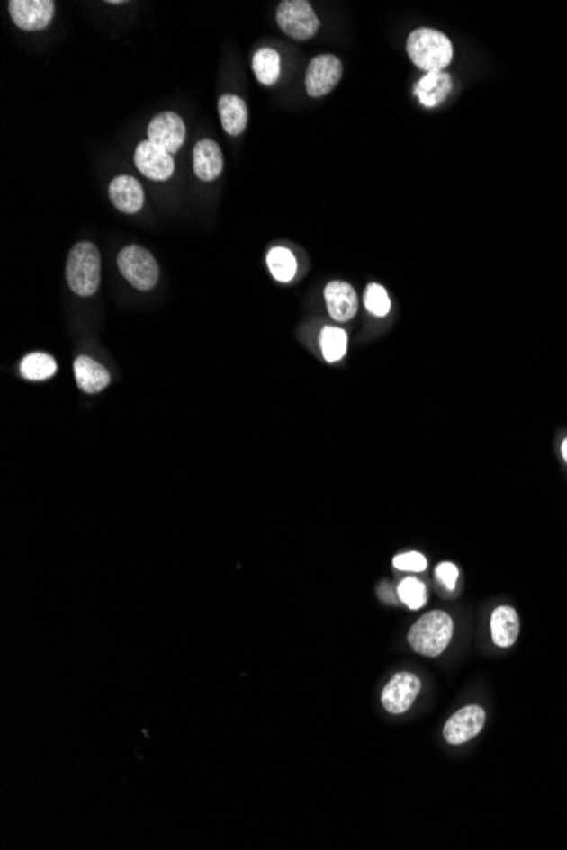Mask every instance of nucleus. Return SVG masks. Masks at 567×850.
<instances>
[{"instance_id":"nucleus-14","label":"nucleus","mask_w":567,"mask_h":850,"mask_svg":"<svg viewBox=\"0 0 567 850\" xmlns=\"http://www.w3.org/2000/svg\"><path fill=\"white\" fill-rule=\"evenodd\" d=\"M520 635V616L513 606H498L491 614V637L500 649L513 647Z\"/></svg>"},{"instance_id":"nucleus-12","label":"nucleus","mask_w":567,"mask_h":850,"mask_svg":"<svg viewBox=\"0 0 567 850\" xmlns=\"http://www.w3.org/2000/svg\"><path fill=\"white\" fill-rule=\"evenodd\" d=\"M327 308L333 319L350 321L358 309V299L354 287L342 281H333L325 289Z\"/></svg>"},{"instance_id":"nucleus-13","label":"nucleus","mask_w":567,"mask_h":850,"mask_svg":"<svg viewBox=\"0 0 567 850\" xmlns=\"http://www.w3.org/2000/svg\"><path fill=\"white\" fill-rule=\"evenodd\" d=\"M109 197L116 210L126 214H135L143 208L145 194L138 180L130 175H120L111 182Z\"/></svg>"},{"instance_id":"nucleus-8","label":"nucleus","mask_w":567,"mask_h":850,"mask_svg":"<svg viewBox=\"0 0 567 850\" xmlns=\"http://www.w3.org/2000/svg\"><path fill=\"white\" fill-rule=\"evenodd\" d=\"M342 61L333 55L316 57L306 72V90L311 97H323L337 87L342 78Z\"/></svg>"},{"instance_id":"nucleus-11","label":"nucleus","mask_w":567,"mask_h":850,"mask_svg":"<svg viewBox=\"0 0 567 850\" xmlns=\"http://www.w3.org/2000/svg\"><path fill=\"white\" fill-rule=\"evenodd\" d=\"M185 139V124L179 114L162 112L148 126V141L168 153H177Z\"/></svg>"},{"instance_id":"nucleus-19","label":"nucleus","mask_w":567,"mask_h":850,"mask_svg":"<svg viewBox=\"0 0 567 850\" xmlns=\"http://www.w3.org/2000/svg\"><path fill=\"white\" fill-rule=\"evenodd\" d=\"M252 67L260 84L274 85L281 75V57L272 48H262L255 53Z\"/></svg>"},{"instance_id":"nucleus-5","label":"nucleus","mask_w":567,"mask_h":850,"mask_svg":"<svg viewBox=\"0 0 567 850\" xmlns=\"http://www.w3.org/2000/svg\"><path fill=\"white\" fill-rule=\"evenodd\" d=\"M279 28L292 40L304 41L316 34L320 28V19L314 14L313 7L306 0H285L277 9Z\"/></svg>"},{"instance_id":"nucleus-25","label":"nucleus","mask_w":567,"mask_h":850,"mask_svg":"<svg viewBox=\"0 0 567 850\" xmlns=\"http://www.w3.org/2000/svg\"><path fill=\"white\" fill-rule=\"evenodd\" d=\"M392 566L398 570H404V572H423V570H427L428 562H427L425 555H421L419 552H406L396 555L394 560H392Z\"/></svg>"},{"instance_id":"nucleus-22","label":"nucleus","mask_w":567,"mask_h":850,"mask_svg":"<svg viewBox=\"0 0 567 850\" xmlns=\"http://www.w3.org/2000/svg\"><path fill=\"white\" fill-rule=\"evenodd\" d=\"M57 372L55 360L46 353H31L21 363V373L28 380H45Z\"/></svg>"},{"instance_id":"nucleus-26","label":"nucleus","mask_w":567,"mask_h":850,"mask_svg":"<svg viewBox=\"0 0 567 850\" xmlns=\"http://www.w3.org/2000/svg\"><path fill=\"white\" fill-rule=\"evenodd\" d=\"M435 576L447 589L452 591V589H455V584L459 579V568H457V566H454L452 562H442L440 566H436V568H435Z\"/></svg>"},{"instance_id":"nucleus-18","label":"nucleus","mask_w":567,"mask_h":850,"mask_svg":"<svg viewBox=\"0 0 567 850\" xmlns=\"http://www.w3.org/2000/svg\"><path fill=\"white\" fill-rule=\"evenodd\" d=\"M218 107H220L224 131L231 136L241 135L248 122V111H247L245 101H241L238 95L226 94L220 99Z\"/></svg>"},{"instance_id":"nucleus-17","label":"nucleus","mask_w":567,"mask_h":850,"mask_svg":"<svg viewBox=\"0 0 567 850\" xmlns=\"http://www.w3.org/2000/svg\"><path fill=\"white\" fill-rule=\"evenodd\" d=\"M75 379L78 388L89 394L101 392L109 386V372L101 363L89 357H78L74 363Z\"/></svg>"},{"instance_id":"nucleus-3","label":"nucleus","mask_w":567,"mask_h":850,"mask_svg":"<svg viewBox=\"0 0 567 850\" xmlns=\"http://www.w3.org/2000/svg\"><path fill=\"white\" fill-rule=\"evenodd\" d=\"M67 279L75 294L92 296L101 283V254L89 241L78 243L72 248L67 262Z\"/></svg>"},{"instance_id":"nucleus-16","label":"nucleus","mask_w":567,"mask_h":850,"mask_svg":"<svg viewBox=\"0 0 567 850\" xmlns=\"http://www.w3.org/2000/svg\"><path fill=\"white\" fill-rule=\"evenodd\" d=\"M452 92V76L446 72L427 74L415 85V94L425 107L442 104Z\"/></svg>"},{"instance_id":"nucleus-15","label":"nucleus","mask_w":567,"mask_h":850,"mask_svg":"<svg viewBox=\"0 0 567 850\" xmlns=\"http://www.w3.org/2000/svg\"><path fill=\"white\" fill-rule=\"evenodd\" d=\"M195 175L204 182L218 179L223 172V153L212 139H202L194 147Z\"/></svg>"},{"instance_id":"nucleus-9","label":"nucleus","mask_w":567,"mask_h":850,"mask_svg":"<svg viewBox=\"0 0 567 850\" xmlns=\"http://www.w3.org/2000/svg\"><path fill=\"white\" fill-rule=\"evenodd\" d=\"M9 13L15 22L24 31L45 30L55 14V2L51 0H13L9 2Z\"/></svg>"},{"instance_id":"nucleus-10","label":"nucleus","mask_w":567,"mask_h":850,"mask_svg":"<svg viewBox=\"0 0 567 850\" xmlns=\"http://www.w3.org/2000/svg\"><path fill=\"white\" fill-rule=\"evenodd\" d=\"M135 164L138 170L151 180L170 179L174 175L176 164L172 153L153 145L151 141H141L135 151Z\"/></svg>"},{"instance_id":"nucleus-1","label":"nucleus","mask_w":567,"mask_h":850,"mask_svg":"<svg viewBox=\"0 0 567 850\" xmlns=\"http://www.w3.org/2000/svg\"><path fill=\"white\" fill-rule=\"evenodd\" d=\"M406 49L419 70L428 74L444 72L454 57V48L447 36L440 31L428 28L413 31L408 38Z\"/></svg>"},{"instance_id":"nucleus-4","label":"nucleus","mask_w":567,"mask_h":850,"mask_svg":"<svg viewBox=\"0 0 567 850\" xmlns=\"http://www.w3.org/2000/svg\"><path fill=\"white\" fill-rule=\"evenodd\" d=\"M118 267L138 291H149L158 281V265L148 250L141 246L122 248L118 255Z\"/></svg>"},{"instance_id":"nucleus-6","label":"nucleus","mask_w":567,"mask_h":850,"mask_svg":"<svg viewBox=\"0 0 567 850\" xmlns=\"http://www.w3.org/2000/svg\"><path fill=\"white\" fill-rule=\"evenodd\" d=\"M421 691V681L413 672H398L382 689L381 702L391 715H401L411 708Z\"/></svg>"},{"instance_id":"nucleus-21","label":"nucleus","mask_w":567,"mask_h":850,"mask_svg":"<svg viewBox=\"0 0 567 850\" xmlns=\"http://www.w3.org/2000/svg\"><path fill=\"white\" fill-rule=\"evenodd\" d=\"M320 344H321L323 357L327 358L329 363H333L345 357L346 346H348V336L344 329L325 327L320 335Z\"/></svg>"},{"instance_id":"nucleus-28","label":"nucleus","mask_w":567,"mask_h":850,"mask_svg":"<svg viewBox=\"0 0 567 850\" xmlns=\"http://www.w3.org/2000/svg\"><path fill=\"white\" fill-rule=\"evenodd\" d=\"M561 453H562V459H564V462L567 463V438L562 440V445H561Z\"/></svg>"},{"instance_id":"nucleus-27","label":"nucleus","mask_w":567,"mask_h":850,"mask_svg":"<svg viewBox=\"0 0 567 850\" xmlns=\"http://www.w3.org/2000/svg\"><path fill=\"white\" fill-rule=\"evenodd\" d=\"M379 595H381V597H382L384 601H388V603H392V593L389 591V587L388 586H386V584H382V586L379 587Z\"/></svg>"},{"instance_id":"nucleus-20","label":"nucleus","mask_w":567,"mask_h":850,"mask_svg":"<svg viewBox=\"0 0 567 850\" xmlns=\"http://www.w3.org/2000/svg\"><path fill=\"white\" fill-rule=\"evenodd\" d=\"M267 265L274 279L279 282H291L298 273L296 256L291 254V250L283 246L270 250L267 255Z\"/></svg>"},{"instance_id":"nucleus-24","label":"nucleus","mask_w":567,"mask_h":850,"mask_svg":"<svg viewBox=\"0 0 567 850\" xmlns=\"http://www.w3.org/2000/svg\"><path fill=\"white\" fill-rule=\"evenodd\" d=\"M365 308L369 313L384 318L391 311V299L388 296V291L379 285V283H371L365 292Z\"/></svg>"},{"instance_id":"nucleus-2","label":"nucleus","mask_w":567,"mask_h":850,"mask_svg":"<svg viewBox=\"0 0 567 850\" xmlns=\"http://www.w3.org/2000/svg\"><path fill=\"white\" fill-rule=\"evenodd\" d=\"M454 635V622L446 612L427 613L410 628L408 643L411 649L425 657H438L446 652Z\"/></svg>"},{"instance_id":"nucleus-23","label":"nucleus","mask_w":567,"mask_h":850,"mask_svg":"<svg viewBox=\"0 0 567 850\" xmlns=\"http://www.w3.org/2000/svg\"><path fill=\"white\" fill-rule=\"evenodd\" d=\"M398 597L410 610H419L427 604V587L417 577H406L398 586Z\"/></svg>"},{"instance_id":"nucleus-7","label":"nucleus","mask_w":567,"mask_h":850,"mask_svg":"<svg viewBox=\"0 0 567 850\" xmlns=\"http://www.w3.org/2000/svg\"><path fill=\"white\" fill-rule=\"evenodd\" d=\"M486 725V711L478 704H469L450 716L444 727L446 742L450 746H461L476 738Z\"/></svg>"}]
</instances>
